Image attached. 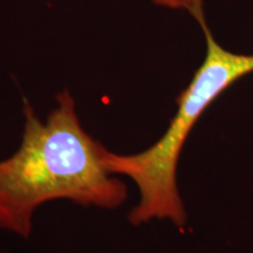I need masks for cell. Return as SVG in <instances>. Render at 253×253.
I'll return each mask as SVG.
<instances>
[{"instance_id": "1", "label": "cell", "mask_w": 253, "mask_h": 253, "mask_svg": "<svg viewBox=\"0 0 253 253\" xmlns=\"http://www.w3.org/2000/svg\"><path fill=\"white\" fill-rule=\"evenodd\" d=\"M18 149L0 160V231L30 239L37 211L49 202L116 210L128 186L103 164L106 147L82 126L68 89L56 95L46 121L24 99Z\"/></svg>"}, {"instance_id": "2", "label": "cell", "mask_w": 253, "mask_h": 253, "mask_svg": "<svg viewBox=\"0 0 253 253\" xmlns=\"http://www.w3.org/2000/svg\"><path fill=\"white\" fill-rule=\"evenodd\" d=\"M207 40V54L188 87L177 97V110L157 142L136 154L106 148L103 164L112 175L131 179L140 194L126 219L132 226L151 220H170L178 229L188 221L177 185V167L183 147L209 107L239 79L253 73V54H238L214 39L204 15L197 19Z\"/></svg>"}, {"instance_id": "3", "label": "cell", "mask_w": 253, "mask_h": 253, "mask_svg": "<svg viewBox=\"0 0 253 253\" xmlns=\"http://www.w3.org/2000/svg\"><path fill=\"white\" fill-rule=\"evenodd\" d=\"M157 5L167 6L170 8H184L186 11H191L203 0H153Z\"/></svg>"}]
</instances>
